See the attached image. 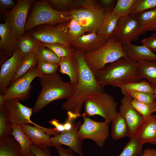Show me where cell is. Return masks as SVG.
I'll return each mask as SVG.
<instances>
[{"label": "cell", "instance_id": "cell-18", "mask_svg": "<svg viewBox=\"0 0 156 156\" xmlns=\"http://www.w3.org/2000/svg\"><path fill=\"white\" fill-rule=\"evenodd\" d=\"M142 144L156 145V115L143 119L135 135Z\"/></svg>", "mask_w": 156, "mask_h": 156}, {"label": "cell", "instance_id": "cell-41", "mask_svg": "<svg viewBox=\"0 0 156 156\" xmlns=\"http://www.w3.org/2000/svg\"><path fill=\"white\" fill-rule=\"evenodd\" d=\"M59 64L37 60V68L43 75L52 74L57 73Z\"/></svg>", "mask_w": 156, "mask_h": 156}, {"label": "cell", "instance_id": "cell-21", "mask_svg": "<svg viewBox=\"0 0 156 156\" xmlns=\"http://www.w3.org/2000/svg\"><path fill=\"white\" fill-rule=\"evenodd\" d=\"M0 48L8 56H12L17 49L15 38L7 22L0 24Z\"/></svg>", "mask_w": 156, "mask_h": 156}, {"label": "cell", "instance_id": "cell-5", "mask_svg": "<svg viewBox=\"0 0 156 156\" xmlns=\"http://www.w3.org/2000/svg\"><path fill=\"white\" fill-rule=\"evenodd\" d=\"M127 56L122 44L113 36L98 49L83 53L85 60L94 74L103 69L107 64Z\"/></svg>", "mask_w": 156, "mask_h": 156}, {"label": "cell", "instance_id": "cell-27", "mask_svg": "<svg viewBox=\"0 0 156 156\" xmlns=\"http://www.w3.org/2000/svg\"><path fill=\"white\" fill-rule=\"evenodd\" d=\"M111 122V135L113 140H116L127 137L128 126L125 118L120 112H118Z\"/></svg>", "mask_w": 156, "mask_h": 156}, {"label": "cell", "instance_id": "cell-11", "mask_svg": "<svg viewBox=\"0 0 156 156\" xmlns=\"http://www.w3.org/2000/svg\"><path fill=\"white\" fill-rule=\"evenodd\" d=\"M82 116L83 122L78 131V134L83 140H93L100 147H103L105 141L109 136V124L105 121L98 122L93 120L83 113Z\"/></svg>", "mask_w": 156, "mask_h": 156}, {"label": "cell", "instance_id": "cell-10", "mask_svg": "<svg viewBox=\"0 0 156 156\" xmlns=\"http://www.w3.org/2000/svg\"><path fill=\"white\" fill-rule=\"evenodd\" d=\"M14 7L4 14L15 38L19 39L25 34V28L29 10L34 2L33 0H18Z\"/></svg>", "mask_w": 156, "mask_h": 156}, {"label": "cell", "instance_id": "cell-40", "mask_svg": "<svg viewBox=\"0 0 156 156\" xmlns=\"http://www.w3.org/2000/svg\"><path fill=\"white\" fill-rule=\"evenodd\" d=\"M156 8V0H137L130 14L136 15Z\"/></svg>", "mask_w": 156, "mask_h": 156}, {"label": "cell", "instance_id": "cell-25", "mask_svg": "<svg viewBox=\"0 0 156 156\" xmlns=\"http://www.w3.org/2000/svg\"><path fill=\"white\" fill-rule=\"evenodd\" d=\"M12 135L19 143L21 148V156H34L31 147L32 144L29 137L23 131L21 126L12 124Z\"/></svg>", "mask_w": 156, "mask_h": 156}, {"label": "cell", "instance_id": "cell-9", "mask_svg": "<svg viewBox=\"0 0 156 156\" xmlns=\"http://www.w3.org/2000/svg\"><path fill=\"white\" fill-rule=\"evenodd\" d=\"M43 75L37 67L30 70L21 77L12 82L3 94L4 101H24L27 99L31 89L32 81L36 78H38Z\"/></svg>", "mask_w": 156, "mask_h": 156}, {"label": "cell", "instance_id": "cell-36", "mask_svg": "<svg viewBox=\"0 0 156 156\" xmlns=\"http://www.w3.org/2000/svg\"><path fill=\"white\" fill-rule=\"evenodd\" d=\"M12 131V124L8 118L5 105L0 109V139L11 135Z\"/></svg>", "mask_w": 156, "mask_h": 156}, {"label": "cell", "instance_id": "cell-30", "mask_svg": "<svg viewBox=\"0 0 156 156\" xmlns=\"http://www.w3.org/2000/svg\"><path fill=\"white\" fill-rule=\"evenodd\" d=\"M37 60L35 52L25 56L12 82L21 77L31 69L37 67Z\"/></svg>", "mask_w": 156, "mask_h": 156}, {"label": "cell", "instance_id": "cell-38", "mask_svg": "<svg viewBox=\"0 0 156 156\" xmlns=\"http://www.w3.org/2000/svg\"><path fill=\"white\" fill-rule=\"evenodd\" d=\"M124 96L130 97L139 102L146 103H152L155 101L153 94L143 92H137L120 89Z\"/></svg>", "mask_w": 156, "mask_h": 156}, {"label": "cell", "instance_id": "cell-15", "mask_svg": "<svg viewBox=\"0 0 156 156\" xmlns=\"http://www.w3.org/2000/svg\"><path fill=\"white\" fill-rule=\"evenodd\" d=\"M17 49L2 65L0 72V92L4 94L24 57Z\"/></svg>", "mask_w": 156, "mask_h": 156}, {"label": "cell", "instance_id": "cell-12", "mask_svg": "<svg viewBox=\"0 0 156 156\" xmlns=\"http://www.w3.org/2000/svg\"><path fill=\"white\" fill-rule=\"evenodd\" d=\"M141 34L136 16L130 14L120 18L113 37L123 46L137 41Z\"/></svg>", "mask_w": 156, "mask_h": 156}, {"label": "cell", "instance_id": "cell-47", "mask_svg": "<svg viewBox=\"0 0 156 156\" xmlns=\"http://www.w3.org/2000/svg\"><path fill=\"white\" fill-rule=\"evenodd\" d=\"M59 156H76L73 151L70 148L66 149L61 146L55 147Z\"/></svg>", "mask_w": 156, "mask_h": 156}, {"label": "cell", "instance_id": "cell-17", "mask_svg": "<svg viewBox=\"0 0 156 156\" xmlns=\"http://www.w3.org/2000/svg\"><path fill=\"white\" fill-rule=\"evenodd\" d=\"M108 41L97 33L84 34L71 43L72 47L76 50L83 53L95 51L104 46Z\"/></svg>", "mask_w": 156, "mask_h": 156}, {"label": "cell", "instance_id": "cell-14", "mask_svg": "<svg viewBox=\"0 0 156 156\" xmlns=\"http://www.w3.org/2000/svg\"><path fill=\"white\" fill-rule=\"evenodd\" d=\"M81 125V122L79 121L73 124L70 130L51 138V141L53 146L55 147L64 145L68 146L74 153L80 156H83V140L78 134V131Z\"/></svg>", "mask_w": 156, "mask_h": 156}, {"label": "cell", "instance_id": "cell-29", "mask_svg": "<svg viewBox=\"0 0 156 156\" xmlns=\"http://www.w3.org/2000/svg\"><path fill=\"white\" fill-rule=\"evenodd\" d=\"M40 42L36 41L29 34H24L17 40V49L24 56L35 52Z\"/></svg>", "mask_w": 156, "mask_h": 156}, {"label": "cell", "instance_id": "cell-50", "mask_svg": "<svg viewBox=\"0 0 156 156\" xmlns=\"http://www.w3.org/2000/svg\"><path fill=\"white\" fill-rule=\"evenodd\" d=\"M141 156H156V149L147 148L143 151Z\"/></svg>", "mask_w": 156, "mask_h": 156}, {"label": "cell", "instance_id": "cell-24", "mask_svg": "<svg viewBox=\"0 0 156 156\" xmlns=\"http://www.w3.org/2000/svg\"><path fill=\"white\" fill-rule=\"evenodd\" d=\"M137 62L138 71L142 79L147 80L153 88L156 87V61H142Z\"/></svg>", "mask_w": 156, "mask_h": 156}, {"label": "cell", "instance_id": "cell-22", "mask_svg": "<svg viewBox=\"0 0 156 156\" xmlns=\"http://www.w3.org/2000/svg\"><path fill=\"white\" fill-rule=\"evenodd\" d=\"M59 65L60 72L67 75L70 78V83L74 87L78 81L79 71L75 53L71 56L60 58Z\"/></svg>", "mask_w": 156, "mask_h": 156}, {"label": "cell", "instance_id": "cell-32", "mask_svg": "<svg viewBox=\"0 0 156 156\" xmlns=\"http://www.w3.org/2000/svg\"><path fill=\"white\" fill-rule=\"evenodd\" d=\"M137 0H117L113 13L120 18L130 14Z\"/></svg>", "mask_w": 156, "mask_h": 156}, {"label": "cell", "instance_id": "cell-28", "mask_svg": "<svg viewBox=\"0 0 156 156\" xmlns=\"http://www.w3.org/2000/svg\"><path fill=\"white\" fill-rule=\"evenodd\" d=\"M135 15L139 21L142 34L152 31L156 24V8Z\"/></svg>", "mask_w": 156, "mask_h": 156}, {"label": "cell", "instance_id": "cell-34", "mask_svg": "<svg viewBox=\"0 0 156 156\" xmlns=\"http://www.w3.org/2000/svg\"><path fill=\"white\" fill-rule=\"evenodd\" d=\"M42 45L52 51L60 59L73 55L75 50L71 46L60 43L45 44L40 43Z\"/></svg>", "mask_w": 156, "mask_h": 156}, {"label": "cell", "instance_id": "cell-26", "mask_svg": "<svg viewBox=\"0 0 156 156\" xmlns=\"http://www.w3.org/2000/svg\"><path fill=\"white\" fill-rule=\"evenodd\" d=\"M20 146L13 137L0 139V156H21Z\"/></svg>", "mask_w": 156, "mask_h": 156}, {"label": "cell", "instance_id": "cell-23", "mask_svg": "<svg viewBox=\"0 0 156 156\" xmlns=\"http://www.w3.org/2000/svg\"><path fill=\"white\" fill-rule=\"evenodd\" d=\"M113 9L105 10L104 19L101 26L97 32L107 41L114 36L120 18L113 12Z\"/></svg>", "mask_w": 156, "mask_h": 156}, {"label": "cell", "instance_id": "cell-48", "mask_svg": "<svg viewBox=\"0 0 156 156\" xmlns=\"http://www.w3.org/2000/svg\"><path fill=\"white\" fill-rule=\"evenodd\" d=\"M99 1L101 7L106 10L113 9L115 6L116 0H100Z\"/></svg>", "mask_w": 156, "mask_h": 156}, {"label": "cell", "instance_id": "cell-6", "mask_svg": "<svg viewBox=\"0 0 156 156\" xmlns=\"http://www.w3.org/2000/svg\"><path fill=\"white\" fill-rule=\"evenodd\" d=\"M84 112L88 117L98 115L109 124L118 112V103L114 97L104 92L86 100L84 103Z\"/></svg>", "mask_w": 156, "mask_h": 156}, {"label": "cell", "instance_id": "cell-33", "mask_svg": "<svg viewBox=\"0 0 156 156\" xmlns=\"http://www.w3.org/2000/svg\"><path fill=\"white\" fill-rule=\"evenodd\" d=\"M132 106L141 115L143 119L149 118L156 112V101L149 103H142L135 99L132 100Z\"/></svg>", "mask_w": 156, "mask_h": 156}, {"label": "cell", "instance_id": "cell-3", "mask_svg": "<svg viewBox=\"0 0 156 156\" xmlns=\"http://www.w3.org/2000/svg\"><path fill=\"white\" fill-rule=\"evenodd\" d=\"M38 78L41 90L32 108L34 113L39 112L53 101L67 99L73 92L74 86L70 82L64 81L57 73L43 75Z\"/></svg>", "mask_w": 156, "mask_h": 156}, {"label": "cell", "instance_id": "cell-46", "mask_svg": "<svg viewBox=\"0 0 156 156\" xmlns=\"http://www.w3.org/2000/svg\"><path fill=\"white\" fill-rule=\"evenodd\" d=\"M31 149L34 156H51L50 150L48 148H42L32 144Z\"/></svg>", "mask_w": 156, "mask_h": 156}, {"label": "cell", "instance_id": "cell-31", "mask_svg": "<svg viewBox=\"0 0 156 156\" xmlns=\"http://www.w3.org/2000/svg\"><path fill=\"white\" fill-rule=\"evenodd\" d=\"M143 145L134 136L130 138L118 156H141L143 151L142 150Z\"/></svg>", "mask_w": 156, "mask_h": 156}, {"label": "cell", "instance_id": "cell-49", "mask_svg": "<svg viewBox=\"0 0 156 156\" xmlns=\"http://www.w3.org/2000/svg\"><path fill=\"white\" fill-rule=\"evenodd\" d=\"M49 122L50 124L55 127V130L60 133L65 131L64 124L60 123L58 120L53 118L49 120Z\"/></svg>", "mask_w": 156, "mask_h": 156}, {"label": "cell", "instance_id": "cell-53", "mask_svg": "<svg viewBox=\"0 0 156 156\" xmlns=\"http://www.w3.org/2000/svg\"><path fill=\"white\" fill-rule=\"evenodd\" d=\"M152 31H154L155 33H156V24L154 26L153 29Z\"/></svg>", "mask_w": 156, "mask_h": 156}, {"label": "cell", "instance_id": "cell-42", "mask_svg": "<svg viewBox=\"0 0 156 156\" xmlns=\"http://www.w3.org/2000/svg\"><path fill=\"white\" fill-rule=\"evenodd\" d=\"M99 4V1L94 0H75L70 9L85 8L96 5Z\"/></svg>", "mask_w": 156, "mask_h": 156}, {"label": "cell", "instance_id": "cell-1", "mask_svg": "<svg viewBox=\"0 0 156 156\" xmlns=\"http://www.w3.org/2000/svg\"><path fill=\"white\" fill-rule=\"evenodd\" d=\"M79 67L78 79L72 95L62 105L65 111L80 114L85 101L104 92V87L97 81L94 74L85 60L83 53L75 51Z\"/></svg>", "mask_w": 156, "mask_h": 156}, {"label": "cell", "instance_id": "cell-13", "mask_svg": "<svg viewBox=\"0 0 156 156\" xmlns=\"http://www.w3.org/2000/svg\"><path fill=\"white\" fill-rule=\"evenodd\" d=\"M8 118L12 124L20 125L32 124L33 126L43 129L44 127L32 121L31 120L32 108L27 107L21 103L18 100L7 101L5 103Z\"/></svg>", "mask_w": 156, "mask_h": 156}, {"label": "cell", "instance_id": "cell-44", "mask_svg": "<svg viewBox=\"0 0 156 156\" xmlns=\"http://www.w3.org/2000/svg\"><path fill=\"white\" fill-rule=\"evenodd\" d=\"M141 42L152 51H156V33L150 37L144 38Z\"/></svg>", "mask_w": 156, "mask_h": 156}, {"label": "cell", "instance_id": "cell-43", "mask_svg": "<svg viewBox=\"0 0 156 156\" xmlns=\"http://www.w3.org/2000/svg\"><path fill=\"white\" fill-rule=\"evenodd\" d=\"M74 1L73 0H49L47 1L49 4L52 7L62 10L68 9V10L72 5Z\"/></svg>", "mask_w": 156, "mask_h": 156}, {"label": "cell", "instance_id": "cell-4", "mask_svg": "<svg viewBox=\"0 0 156 156\" xmlns=\"http://www.w3.org/2000/svg\"><path fill=\"white\" fill-rule=\"evenodd\" d=\"M32 11L25 24L26 32L37 26L53 25L70 21L71 18L69 12H61L51 7L46 0L34 3Z\"/></svg>", "mask_w": 156, "mask_h": 156}, {"label": "cell", "instance_id": "cell-51", "mask_svg": "<svg viewBox=\"0 0 156 156\" xmlns=\"http://www.w3.org/2000/svg\"><path fill=\"white\" fill-rule=\"evenodd\" d=\"M5 101L4 100V95L0 94V109L3 107L5 106Z\"/></svg>", "mask_w": 156, "mask_h": 156}, {"label": "cell", "instance_id": "cell-16", "mask_svg": "<svg viewBox=\"0 0 156 156\" xmlns=\"http://www.w3.org/2000/svg\"><path fill=\"white\" fill-rule=\"evenodd\" d=\"M132 99L129 96H124L120 102L119 112L125 120L128 128L127 137L130 138L135 136L143 120L142 116L132 106L131 104Z\"/></svg>", "mask_w": 156, "mask_h": 156}, {"label": "cell", "instance_id": "cell-35", "mask_svg": "<svg viewBox=\"0 0 156 156\" xmlns=\"http://www.w3.org/2000/svg\"><path fill=\"white\" fill-rule=\"evenodd\" d=\"M37 60L59 64L60 59L51 50L42 45L38 46L35 52Z\"/></svg>", "mask_w": 156, "mask_h": 156}, {"label": "cell", "instance_id": "cell-19", "mask_svg": "<svg viewBox=\"0 0 156 156\" xmlns=\"http://www.w3.org/2000/svg\"><path fill=\"white\" fill-rule=\"evenodd\" d=\"M24 132L30 139L32 144L42 148L53 146L50 135L43 130L29 124L21 125Z\"/></svg>", "mask_w": 156, "mask_h": 156}, {"label": "cell", "instance_id": "cell-20", "mask_svg": "<svg viewBox=\"0 0 156 156\" xmlns=\"http://www.w3.org/2000/svg\"><path fill=\"white\" fill-rule=\"evenodd\" d=\"M127 56L138 62L142 61H156V54L145 46L129 43L122 46Z\"/></svg>", "mask_w": 156, "mask_h": 156}, {"label": "cell", "instance_id": "cell-7", "mask_svg": "<svg viewBox=\"0 0 156 156\" xmlns=\"http://www.w3.org/2000/svg\"><path fill=\"white\" fill-rule=\"evenodd\" d=\"M69 22L56 25H45L31 31L29 35L42 43H60L71 46L69 34Z\"/></svg>", "mask_w": 156, "mask_h": 156}, {"label": "cell", "instance_id": "cell-39", "mask_svg": "<svg viewBox=\"0 0 156 156\" xmlns=\"http://www.w3.org/2000/svg\"><path fill=\"white\" fill-rule=\"evenodd\" d=\"M68 29L71 45L73 41L85 33L81 26L76 20L72 18L68 22Z\"/></svg>", "mask_w": 156, "mask_h": 156}, {"label": "cell", "instance_id": "cell-8", "mask_svg": "<svg viewBox=\"0 0 156 156\" xmlns=\"http://www.w3.org/2000/svg\"><path fill=\"white\" fill-rule=\"evenodd\" d=\"M71 18L81 26L85 33H97L103 21L105 10L99 3L85 8L73 9L68 10Z\"/></svg>", "mask_w": 156, "mask_h": 156}, {"label": "cell", "instance_id": "cell-45", "mask_svg": "<svg viewBox=\"0 0 156 156\" xmlns=\"http://www.w3.org/2000/svg\"><path fill=\"white\" fill-rule=\"evenodd\" d=\"M16 4L12 0H0V13L4 15L12 9Z\"/></svg>", "mask_w": 156, "mask_h": 156}, {"label": "cell", "instance_id": "cell-52", "mask_svg": "<svg viewBox=\"0 0 156 156\" xmlns=\"http://www.w3.org/2000/svg\"><path fill=\"white\" fill-rule=\"evenodd\" d=\"M153 94L154 95L155 101H156V87L153 88Z\"/></svg>", "mask_w": 156, "mask_h": 156}, {"label": "cell", "instance_id": "cell-2", "mask_svg": "<svg viewBox=\"0 0 156 156\" xmlns=\"http://www.w3.org/2000/svg\"><path fill=\"white\" fill-rule=\"evenodd\" d=\"M94 75L98 82L104 87L109 85L119 88L142 81L138 74L137 62L127 56L109 64Z\"/></svg>", "mask_w": 156, "mask_h": 156}, {"label": "cell", "instance_id": "cell-37", "mask_svg": "<svg viewBox=\"0 0 156 156\" xmlns=\"http://www.w3.org/2000/svg\"><path fill=\"white\" fill-rule=\"evenodd\" d=\"M119 88L120 89L153 94V88L146 80L123 85Z\"/></svg>", "mask_w": 156, "mask_h": 156}]
</instances>
